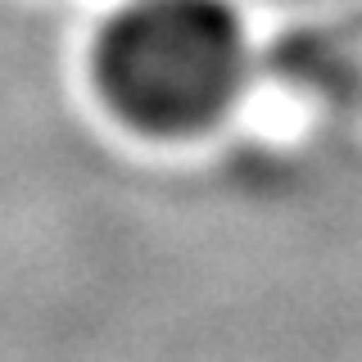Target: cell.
<instances>
[{
  "instance_id": "cell-1",
  "label": "cell",
  "mask_w": 362,
  "mask_h": 362,
  "mask_svg": "<svg viewBox=\"0 0 362 362\" xmlns=\"http://www.w3.org/2000/svg\"><path fill=\"white\" fill-rule=\"evenodd\" d=\"M105 105L150 136L218 122L249 82V32L231 0H127L95 37Z\"/></svg>"
}]
</instances>
